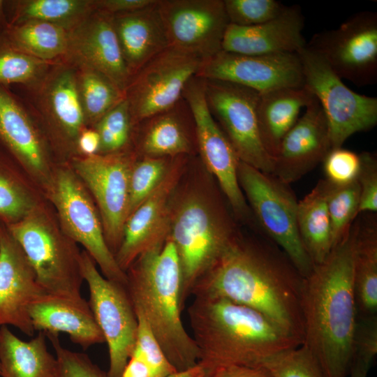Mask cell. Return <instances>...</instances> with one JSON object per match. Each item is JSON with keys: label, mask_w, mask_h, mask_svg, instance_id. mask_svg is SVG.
Masks as SVG:
<instances>
[{"label": "cell", "mask_w": 377, "mask_h": 377, "mask_svg": "<svg viewBox=\"0 0 377 377\" xmlns=\"http://www.w3.org/2000/svg\"><path fill=\"white\" fill-rule=\"evenodd\" d=\"M304 278L268 238L253 242L237 235L191 295L223 297L251 308L302 344Z\"/></svg>", "instance_id": "1"}, {"label": "cell", "mask_w": 377, "mask_h": 377, "mask_svg": "<svg viewBox=\"0 0 377 377\" xmlns=\"http://www.w3.org/2000/svg\"><path fill=\"white\" fill-rule=\"evenodd\" d=\"M356 226L304 278L301 306L304 340L325 377H347L353 360L357 313L353 289Z\"/></svg>", "instance_id": "2"}, {"label": "cell", "mask_w": 377, "mask_h": 377, "mask_svg": "<svg viewBox=\"0 0 377 377\" xmlns=\"http://www.w3.org/2000/svg\"><path fill=\"white\" fill-rule=\"evenodd\" d=\"M188 315L206 372L221 365L260 367L302 344L260 312L223 297L195 296Z\"/></svg>", "instance_id": "3"}, {"label": "cell", "mask_w": 377, "mask_h": 377, "mask_svg": "<svg viewBox=\"0 0 377 377\" xmlns=\"http://www.w3.org/2000/svg\"><path fill=\"white\" fill-rule=\"evenodd\" d=\"M126 290L135 313L147 321L177 371L194 367L199 351L182 320V274L172 242L142 253L126 271Z\"/></svg>", "instance_id": "4"}, {"label": "cell", "mask_w": 377, "mask_h": 377, "mask_svg": "<svg viewBox=\"0 0 377 377\" xmlns=\"http://www.w3.org/2000/svg\"><path fill=\"white\" fill-rule=\"evenodd\" d=\"M7 226L47 294L83 298L81 251L62 230L46 199L22 220Z\"/></svg>", "instance_id": "5"}, {"label": "cell", "mask_w": 377, "mask_h": 377, "mask_svg": "<svg viewBox=\"0 0 377 377\" xmlns=\"http://www.w3.org/2000/svg\"><path fill=\"white\" fill-rule=\"evenodd\" d=\"M237 235L223 209L199 195L186 196L171 213L168 238L180 265L182 309L195 284L216 265Z\"/></svg>", "instance_id": "6"}, {"label": "cell", "mask_w": 377, "mask_h": 377, "mask_svg": "<svg viewBox=\"0 0 377 377\" xmlns=\"http://www.w3.org/2000/svg\"><path fill=\"white\" fill-rule=\"evenodd\" d=\"M19 95L42 130L58 163L77 156V140L87 127L79 98L75 66L61 59L35 82L18 86Z\"/></svg>", "instance_id": "7"}, {"label": "cell", "mask_w": 377, "mask_h": 377, "mask_svg": "<svg viewBox=\"0 0 377 377\" xmlns=\"http://www.w3.org/2000/svg\"><path fill=\"white\" fill-rule=\"evenodd\" d=\"M44 197L64 233L84 247L106 279L126 288V273L107 244L97 207L69 163L56 164Z\"/></svg>", "instance_id": "8"}, {"label": "cell", "mask_w": 377, "mask_h": 377, "mask_svg": "<svg viewBox=\"0 0 377 377\" xmlns=\"http://www.w3.org/2000/svg\"><path fill=\"white\" fill-rule=\"evenodd\" d=\"M237 173L241 189L264 236L286 255L303 277L309 276L314 265L299 233L298 201L290 184L241 161Z\"/></svg>", "instance_id": "9"}, {"label": "cell", "mask_w": 377, "mask_h": 377, "mask_svg": "<svg viewBox=\"0 0 377 377\" xmlns=\"http://www.w3.org/2000/svg\"><path fill=\"white\" fill-rule=\"evenodd\" d=\"M297 54L302 65L304 87L318 101L326 117L332 149L341 147L352 135L376 125V97L349 89L326 61L306 45Z\"/></svg>", "instance_id": "10"}, {"label": "cell", "mask_w": 377, "mask_h": 377, "mask_svg": "<svg viewBox=\"0 0 377 377\" xmlns=\"http://www.w3.org/2000/svg\"><path fill=\"white\" fill-rule=\"evenodd\" d=\"M137 158L133 149L113 154L77 156L70 165L91 195L98 210L110 251H118L128 218L129 180Z\"/></svg>", "instance_id": "11"}, {"label": "cell", "mask_w": 377, "mask_h": 377, "mask_svg": "<svg viewBox=\"0 0 377 377\" xmlns=\"http://www.w3.org/2000/svg\"><path fill=\"white\" fill-rule=\"evenodd\" d=\"M81 272L89 290V304L109 353L108 377H120L135 346L137 317L126 287L106 279L92 258L81 251Z\"/></svg>", "instance_id": "12"}, {"label": "cell", "mask_w": 377, "mask_h": 377, "mask_svg": "<svg viewBox=\"0 0 377 377\" xmlns=\"http://www.w3.org/2000/svg\"><path fill=\"white\" fill-rule=\"evenodd\" d=\"M204 80L208 108L239 160L272 174L273 159L263 145L258 129L257 107L260 94L230 82Z\"/></svg>", "instance_id": "13"}, {"label": "cell", "mask_w": 377, "mask_h": 377, "mask_svg": "<svg viewBox=\"0 0 377 377\" xmlns=\"http://www.w3.org/2000/svg\"><path fill=\"white\" fill-rule=\"evenodd\" d=\"M306 45L342 80L358 87L377 81V13L353 14L337 28L313 35Z\"/></svg>", "instance_id": "14"}, {"label": "cell", "mask_w": 377, "mask_h": 377, "mask_svg": "<svg viewBox=\"0 0 377 377\" xmlns=\"http://www.w3.org/2000/svg\"><path fill=\"white\" fill-rule=\"evenodd\" d=\"M202 59L169 46L131 78L125 90L133 125L175 105Z\"/></svg>", "instance_id": "15"}, {"label": "cell", "mask_w": 377, "mask_h": 377, "mask_svg": "<svg viewBox=\"0 0 377 377\" xmlns=\"http://www.w3.org/2000/svg\"><path fill=\"white\" fill-rule=\"evenodd\" d=\"M0 147L44 195L57 163L47 141L22 98L0 84Z\"/></svg>", "instance_id": "16"}, {"label": "cell", "mask_w": 377, "mask_h": 377, "mask_svg": "<svg viewBox=\"0 0 377 377\" xmlns=\"http://www.w3.org/2000/svg\"><path fill=\"white\" fill-rule=\"evenodd\" d=\"M183 98L191 110L197 147L207 170L216 178L237 216L246 219L250 218L251 211L238 180L240 160L208 108L205 80L195 76L191 78L184 89Z\"/></svg>", "instance_id": "17"}, {"label": "cell", "mask_w": 377, "mask_h": 377, "mask_svg": "<svg viewBox=\"0 0 377 377\" xmlns=\"http://www.w3.org/2000/svg\"><path fill=\"white\" fill-rule=\"evenodd\" d=\"M195 77L230 82L259 94L304 87L297 53L246 55L221 50L202 60Z\"/></svg>", "instance_id": "18"}, {"label": "cell", "mask_w": 377, "mask_h": 377, "mask_svg": "<svg viewBox=\"0 0 377 377\" xmlns=\"http://www.w3.org/2000/svg\"><path fill=\"white\" fill-rule=\"evenodd\" d=\"M170 46L202 60L221 50L229 20L223 0H158Z\"/></svg>", "instance_id": "19"}, {"label": "cell", "mask_w": 377, "mask_h": 377, "mask_svg": "<svg viewBox=\"0 0 377 377\" xmlns=\"http://www.w3.org/2000/svg\"><path fill=\"white\" fill-rule=\"evenodd\" d=\"M185 156L175 157L159 185L127 218L121 245L114 255L124 272H126L142 253L163 244L168 239L171 217L170 200Z\"/></svg>", "instance_id": "20"}, {"label": "cell", "mask_w": 377, "mask_h": 377, "mask_svg": "<svg viewBox=\"0 0 377 377\" xmlns=\"http://www.w3.org/2000/svg\"><path fill=\"white\" fill-rule=\"evenodd\" d=\"M45 294L22 248L0 221V327L11 325L33 336L29 309Z\"/></svg>", "instance_id": "21"}, {"label": "cell", "mask_w": 377, "mask_h": 377, "mask_svg": "<svg viewBox=\"0 0 377 377\" xmlns=\"http://www.w3.org/2000/svg\"><path fill=\"white\" fill-rule=\"evenodd\" d=\"M332 149L326 117L313 98L283 138L274 159L272 175L290 184L323 163Z\"/></svg>", "instance_id": "22"}, {"label": "cell", "mask_w": 377, "mask_h": 377, "mask_svg": "<svg viewBox=\"0 0 377 377\" xmlns=\"http://www.w3.org/2000/svg\"><path fill=\"white\" fill-rule=\"evenodd\" d=\"M63 60L91 67L108 77L124 91L131 76L113 27L112 15L94 10L69 31Z\"/></svg>", "instance_id": "23"}, {"label": "cell", "mask_w": 377, "mask_h": 377, "mask_svg": "<svg viewBox=\"0 0 377 377\" xmlns=\"http://www.w3.org/2000/svg\"><path fill=\"white\" fill-rule=\"evenodd\" d=\"M304 17L297 5L286 6L276 17L253 26L229 23L221 50L246 55L297 53L306 45Z\"/></svg>", "instance_id": "24"}, {"label": "cell", "mask_w": 377, "mask_h": 377, "mask_svg": "<svg viewBox=\"0 0 377 377\" xmlns=\"http://www.w3.org/2000/svg\"><path fill=\"white\" fill-rule=\"evenodd\" d=\"M135 153L149 157H176L189 155L196 139L193 116L182 97L168 109L135 124L132 139Z\"/></svg>", "instance_id": "25"}, {"label": "cell", "mask_w": 377, "mask_h": 377, "mask_svg": "<svg viewBox=\"0 0 377 377\" xmlns=\"http://www.w3.org/2000/svg\"><path fill=\"white\" fill-rule=\"evenodd\" d=\"M29 313L35 331L46 334L64 332L84 349L105 342L89 302L84 298L47 293L30 305Z\"/></svg>", "instance_id": "26"}, {"label": "cell", "mask_w": 377, "mask_h": 377, "mask_svg": "<svg viewBox=\"0 0 377 377\" xmlns=\"http://www.w3.org/2000/svg\"><path fill=\"white\" fill-rule=\"evenodd\" d=\"M157 3L156 0L145 8L112 15L113 27L131 77L170 46Z\"/></svg>", "instance_id": "27"}, {"label": "cell", "mask_w": 377, "mask_h": 377, "mask_svg": "<svg viewBox=\"0 0 377 377\" xmlns=\"http://www.w3.org/2000/svg\"><path fill=\"white\" fill-rule=\"evenodd\" d=\"M313 98L304 87L280 88L260 94L257 107L259 133L273 163L283 138L298 120L301 110Z\"/></svg>", "instance_id": "28"}, {"label": "cell", "mask_w": 377, "mask_h": 377, "mask_svg": "<svg viewBox=\"0 0 377 377\" xmlns=\"http://www.w3.org/2000/svg\"><path fill=\"white\" fill-rule=\"evenodd\" d=\"M355 219L353 289L359 316L377 313V222L374 213Z\"/></svg>", "instance_id": "29"}, {"label": "cell", "mask_w": 377, "mask_h": 377, "mask_svg": "<svg viewBox=\"0 0 377 377\" xmlns=\"http://www.w3.org/2000/svg\"><path fill=\"white\" fill-rule=\"evenodd\" d=\"M46 335L24 341L6 325L0 327L1 377H56L57 360L48 350Z\"/></svg>", "instance_id": "30"}, {"label": "cell", "mask_w": 377, "mask_h": 377, "mask_svg": "<svg viewBox=\"0 0 377 377\" xmlns=\"http://www.w3.org/2000/svg\"><path fill=\"white\" fill-rule=\"evenodd\" d=\"M329 183L320 180L297 206V227L304 246L314 265L322 263L332 249L327 208Z\"/></svg>", "instance_id": "31"}, {"label": "cell", "mask_w": 377, "mask_h": 377, "mask_svg": "<svg viewBox=\"0 0 377 377\" xmlns=\"http://www.w3.org/2000/svg\"><path fill=\"white\" fill-rule=\"evenodd\" d=\"M20 165L0 147V221L8 226L22 220L43 200V194Z\"/></svg>", "instance_id": "32"}, {"label": "cell", "mask_w": 377, "mask_h": 377, "mask_svg": "<svg viewBox=\"0 0 377 377\" xmlns=\"http://www.w3.org/2000/svg\"><path fill=\"white\" fill-rule=\"evenodd\" d=\"M5 5L9 25L40 21L68 31L94 10L93 0H6Z\"/></svg>", "instance_id": "33"}, {"label": "cell", "mask_w": 377, "mask_h": 377, "mask_svg": "<svg viewBox=\"0 0 377 377\" xmlns=\"http://www.w3.org/2000/svg\"><path fill=\"white\" fill-rule=\"evenodd\" d=\"M0 37L17 50L44 61H57L67 52L69 31L48 22L29 21L9 25Z\"/></svg>", "instance_id": "34"}, {"label": "cell", "mask_w": 377, "mask_h": 377, "mask_svg": "<svg viewBox=\"0 0 377 377\" xmlns=\"http://www.w3.org/2000/svg\"><path fill=\"white\" fill-rule=\"evenodd\" d=\"M73 64L86 125L93 127L125 98V93L103 73L85 65Z\"/></svg>", "instance_id": "35"}, {"label": "cell", "mask_w": 377, "mask_h": 377, "mask_svg": "<svg viewBox=\"0 0 377 377\" xmlns=\"http://www.w3.org/2000/svg\"><path fill=\"white\" fill-rule=\"evenodd\" d=\"M328 183L327 208L334 247L346 235L360 214V188L357 179L344 185Z\"/></svg>", "instance_id": "36"}, {"label": "cell", "mask_w": 377, "mask_h": 377, "mask_svg": "<svg viewBox=\"0 0 377 377\" xmlns=\"http://www.w3.org/2000/svg\"><path fill=\"white\" fill-rule=\"evenodd\" d=\"M55 62L39 59L17 50L0 37L1 85L31 84L40 79Z\"/></svg>", "instance_id": "37"}, {"label": "cell", "mask_w": 377, "mask_h": 377, "mask_svg": "<svg viewBox=\"0 0 377 377\" xmlns=\"http://www.w3.org/2000/svg\"><path fill=\"white\" fill-rule=\"evenodd\" d=\"M93 128L100 137L99 154H113L132 149L131 141L133 125L125 98L107 112Z\"/></svg>", "instance_id": "38"}, {"label": "cell", "mask_w": 377, "mask_h": 377, "mask_svg": "<svg viewBox=\"0 0 377 377\" xmlns=\"http://www.w3.org/2000/svg\"><path fill=\"white\" fill-rule=\"evenodd\" d=\"M170 157L142 158L134 161L130 174L128 217L152 193L165 176Z\"/></svg>", "instance_id": "39"}, {"label": "cell", "mask_w": 377, "mask_h": 377, "mask_svg": "<svg viewBox=\"0 0 377 377\" xmlns=\"http://www.w3.org/2000/svg\"><path fill=\"white\" fill-rule=\"evenodd\" d=\"M262 366L272 377H325L318 360L303 344L273 355Z\"/></svg>", "instance_id": "40"}, {"label": "cell", "mask_w": 377, "mask_h": 377, "mask_svg": "<svg viewBox=\"0 0 377 377\" xmlns=\"http://www.w3.org/2000/svg\"><path fill=\"white\" fill-rule=\"evenodd\" d=\"M135 315L138 330L135 346L131 356L141 359L148 367L151 377H165L177 372L145 319L140 314Z\"/></svg>", "instance_id": "41"}, {"label": "cell", "mask_w": 377, "mask_h": 377, "mask_svg": "<svg viewBox=\"0 0 377 377\" xmlns=\"http://www.w3.org/2000/svg\"><path fill=\"white\" fill-rule=\"evenodd\" d=\"M229 22L239 26H253L279 15L286 8L276 0H223Z\"/></svg>", "instance_id": "42"}, {"label": "cell", "mask_w": 377, "mask_h": 377, "mask_svg": "<svg viewBox=\"0 0 377 377\" xmlns=\"http://www.w3.org/2000/svg\"><path fill=\"white\" fill-rule=\"evenodd\" d=\"M52 343L57 360L56 377H108L87 355L64 348L59 334H45Z\"/></svg>", "instance_id": "43"}, {"label": "cell", "mask_w": 377, "mask_h": 377, "mask_svg": "<svg viewBox=\"0 0 377 377\" xmlns=\"http://www.w3.org/2000/svg\"><path fill=\"white\" fill-rule=\"evenodd\" d=\"M323 163L325 179L334 185H344L357 179L360 155L342 147H337L330 150Z\"/></svg>", "instance_id": "44"}, {"label": "cell", "mask_w": 377, "mask_h": 377, "mask_svg": "<svg viewBox=\"0 0 377 377\" xmlns=\"http://www.w3.org/2000/svg\"><path fill=\"white\" fill-rule=\"evenodd\" d=\"M353 347V360L369 369L377 354L376 315H357Z\"/></svg>", "instance_id": "45"}, {"label": "cell", "mask_w": 377, "mask_h": 377, "mask_svg": "<svg viewBox=\"0 0 377 377\" xmlns=\"http://www.w3.org/2000/svg\"><path fill=\"white\" fill-rule=\"evenodd\" d=\"M357 182L360 188L359 213L377 212V158L376 154L363 151Z\"/></svg>", "instance_id": "46"}, {"label": "cell", "mask_w": 377, "mask_h": 377, "mask_svg": "<svg viewBox=\"0 0 377 377\" xmlns=\"http://www.w3.org/2000/svg\"><path fill=\"white\" fill-rule=\"evenodd\" d=\"M156 0H93L94 10L114 15L145 8Z\"/></svg>", "instance_id": "47"}, {"label": "cell", "mask_w": 377, "mask_h": 377, "mask_svg": "<svg viewBox=\"0 0 377 377\" xmlns=\"http://www.w3.org/2000/svg\"><path fill=\"white\" fill-rule=\"evenodd\" d=\"M210 377H272L264 367L237 364L216 367L206 372Z\"/></svg>", "instance_id": "48"}, {"label": "cell", "mask_w": 377, "mask_h": 377, "mask_svg": "<svg viewBox=\"0 0 377 377\" xmlns=\"http://www.w3.org/2000/svg\"><path fill=\"white\" fill-rule=\"evenodd\" d=\"M100 137L93 127H85L80 132L77 140V156H91L99 154Z\"/></svg>", "instance_id": "49"}, {"label": "cell", "mask_w": 377, "mask_h": 377, "mask_svg": "<svg viewBox=\"0 0 377 377\" xmlns=\"http://www.w3.org/2000/svg\"><path fill=\"white\" fill-rule=\"evenodd\" d=\"M120 377H151L147 364L139 357L131 355Z\"/></svg>", "instance_id": "50"}, {"label": "cell", "mask_w": 377, "mask_h": 377, "mask_svg": "<svg viewBox=\"0 0 377 377\" xmlns=\"http://www.w3.org/2000/svg\"><path fill=\"white\" fill-rule=\"evenodd\" d=\"M206 374V370L198 364L193 368L184 371H177L165 377H202Z\"/></svg>", "instance_id": "51"}, {"label": "cell", "mask_w": 377, "mask_h": 377, "mask_svg": "<svg viewBox=\"0 0 377 377\" xmlns=\"http://www.w3.org/2000/svg\"><path fill=\"white\" fill-rule=\"evenodd\" d=\"M369 369L357 360H353L350 369V377H367Z\"/></svg>", "instance_id": "52"}, {"label": "cell", "mask_w": 377, "mask_h": 377, "mask_svg": "<svg viewBox=\"0 0 377 377\" xmlns=\"http://www.w3.org/2000/svg\"><path fill=\"white\" fill-rule=\"evenodd\" d=\"M5 2L6 0H0V36L6 31L9 27Z\"/></svg>", "instance_id": "53"}, {"label": "cell", "mask_w": 377, "mask_h": 377, "mask_svg": "<svg viewBox=\"0 0 377 377\" xmlns=\"http://www.w3.org/2000/svg\"><path fill=\"white\" fill-rule=\"evenodd\" d=\"M202 377H210V376H209L208 374H205L204 376H202Z\"/></svg>", "instance_id": "54"}, {"label": "cell", "mask_w": 377, "mask_h": 377, "mask_svg": "<svg viewBox=\"0 0 377 377\" xmlns=\"http://www.w3.org/2000/svg\"><path fill=\"white\" fill-rule=\"evenodd\" d=\"M0 374H1V366H0Z\"/></svg>", "instance_id": "55"}]
</instances>
